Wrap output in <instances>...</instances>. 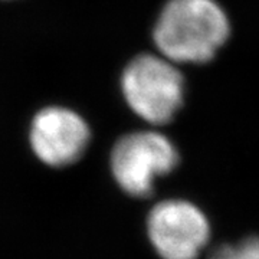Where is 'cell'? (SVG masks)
Returning <instances> with one entry per match:
<instances>
[{
    "instance_id": "4",
    "label": "cell",
    "mask_w": 259,
    "mask_h": 259,
    "mask_svg": "<svg viewBox=\"0 0 259 259\" xmlns=\"http://www.w3.org/2000/svg\"><path fill=\"white\" fill-rule=\"evenodd\" d=\"M148 238L163 259H196L209 241L204 213L186 200H163L147 219Z\"/></svg>"
},
{
    "instance_id": "2",
    "label": "cell",
    "mask_w": 259,
    "mask_h": 259,
    "mask_svg": "<svg viewBox=\"0 0 259 259\" xmlns=\"http://www.w3.org/2000/svg\"><path fill=\"white\" fill-rule=\"evenodd\" d=\"M121 90L130 108L156 125L173 120L185 100L183 75L163 55L134 58L122 72Z\"/></svg>"
},
{
    "instance_id": "1",
    "label": "cell",
    "mask_w": 259,
    "mask_h": 259,
    "mask_svg": "<svg viewBox=\"0 0 259 259\" xmlns=\"http://www.w3.org/2000/svg\"><path fill=\"white\" fill-rule=\"evenodd\" d=\"M231 23L214 0H170L153 37L160 54L175 64H204L225 45Z\"/></svg>"
},
{
    "instance_id": "5",
    "label": "cell",
    "mask_w": 259,
    "mask_h": 259,
    "mask_svg": "<svg viewBox=\"0 0 259 259\" xmlns=\"http://www.w3.org/2000/svg\"><path fill=\"white\" fill-rule=\"evenodd\" d=\"M90 137V127L78 112L55 105L37 111L29 131L33 153L51 167L74 164L85 153Z\"/></svg>"
},
{
    "instance_id": "6",
    "label": "cell",
    "mask_w": 259,
    "mask_h": 259,
    "mask_svg": "<svg viewBox=\"0 0 259 259\" xmlns=\"http://www.w3.org/2000/svg\"><path fill=\"white\" fill-rule=\"evenodd\" d=\"M209 259H259V236L235 245H222L213 250Z\"/></svg>"
},
{
    "instance_id": "3",
    "label": "cell",
    "mask_w": 259,
    "mask_h": 259,
    "mask_svg": "<svg viewBox=\"0 0 259 259\" xmlns=\"http://www.w3.org/2000/svg\"><path fill=\"white\" fill-rule=\"evenodd\" d=\"M177 163L175 144L156 131L130 133L115 143L111 153L114 179L134 197L150 196L154 180L175 170Z\"/></svg>"
}]
</instances>
